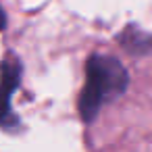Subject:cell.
Masks as SVG:
<instances>
[{
    "label": "cell",
    "mask_w": 152,
    "mask_h": 152,
    "mask_svg": "<svg viewBox=\"0 0 152 152\" xmlns=\"http://www.w3.org/2000/svg\"><path fill=\"white\" fill-rule=\"evenodd\" d=\"M86 75V88L79 96V113L83 121H92L106 98L125 90L127 73L123 65L110 56H92Z\"/></svg>",
    "instance_id": "1"
},
{
    "label": "cell",
    "mask_w": 152,
    "mask_h": 152,
    "mask_svg": "<svg viewBox=\"0 0 152 152\" xmlns=\"http://www.w3.org/2000/svg\"><path fill=\"white\" fill-rule=\"evenodd\" d=\"M7 25V17H4V13L0 11V27H4Z\"/></svg>",
    "instance_id": "3"
},
{
    "label": "cell",
    "mask_w": 152,
    "mask_h": 152,
    "mask_svg": "<svg viewBox=\"0 0 152 152\" xmlns=\"http://www.w3.org/2000/svg\"><path fill=\"white\" fill-rule=\"evenodd\" d=\"M19 83V67L7 63L2 65V81H0V125H7L13 115H11V94L17 90Z\"/></svg>",
    "instance_id": "2"
}]
</instances>
